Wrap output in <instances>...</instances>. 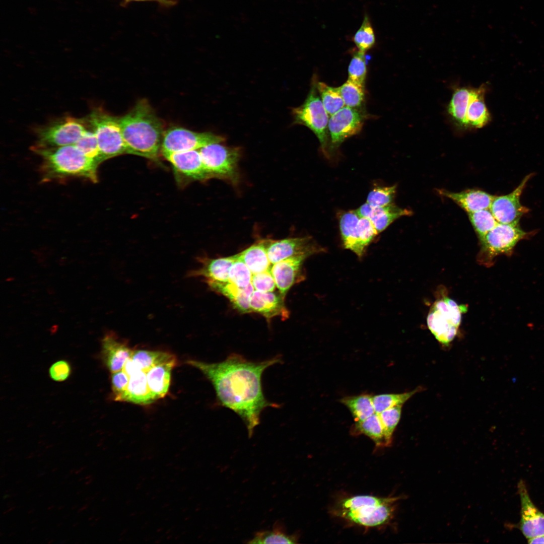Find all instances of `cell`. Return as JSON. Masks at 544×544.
Returning <instances> with one entry per match:
<instances>
[{
  "label": "cell",
  "mask_w": 544,
  "mask_h": 544,
  "mask_svg": "<svg viewBox=\"0 0 544 544\" xmlns=\"http://www.w3.org/2000/svg\"><path fill=\"white\" fill-rule=\"evenodd\" d=\"M351 432L354 435H366L372 440L376 446H384L383 427L379 415L376 413L363 421L355 422L351 427Z\"/></svg>",
  "instance_id": "cell-31"
},
{
  "label": "cell",
  "mask_w": 544,
  "mask_h": 544,
  "mask_svg": "<svg viewBox=\"0 0 544 544\" xmlns=\"http://www.w3.org/2000/svg\"><path fill=\"white\" fill-rule=\"evenodd\" d=\"M267 239L258 241L236 257L244 262L252 275L270 269V262L267 253Z\"/></svg>",
  "instance_id": "cell-27"
},
{
  "label": "cell",
  "mask_w": 544,
  "mask_h": 544,
  "mask_svg": "<svg viewBox=\"0 0 544 544\" xmlns=\"http://www.w3.org/2000/svg\"><path fill=\"white\" fill-rule=\"evenodd\" d=\"M531 176L530 174L525 176L509 194L494 196L489 209L498 223L519 222L521 217L528 212L529 209L521 205L520 197Z\"/></svg>",
  "instance_id": "cell-14"
},
{
  "label": "cell",
  "mask_w": 544,
  "mask_h": 544,
  "mask_svg": "<svg viewBox=\"0 0 544 544\" xmlns=\"http://www.w3.org/2000/svg\"><path fill=\"white\" fill-rule=\"evenodd\" d=\"M176 360L156 365L146 372L149 389L156 399L164 397L169 390L171 371Z\"/></svg>",
  "instance_id": "cell-28"
},
{
  "label": "cell",
  "mask_w": 544,
  "mask_h": 544,
  "mask_svg": "<svg viewBox=\"0 0 544 544\" xmlns=\"http://www.w3.org/2000/svg\"><path fill=\"white\" fill-rule=\"evenodd\" d=\"M212 132H198L182 127H173L164 132L161 152L164 155L191 150H198L212 144L225 141Z\"/></svg>",
  "instance_id": "cell-11"
},
{
  "label": "cell",
  "mask_w": 544,
  "mask_h": 544,
  "mask_svg": "<svg viewBox=\"0 0 544 544\" xmlns=\"http://www.w3.org/2000/svg\"><path fill=\"white\" fill-rule=\"evenodd\" d=\"M399 499L398 497L382 498L370 495L351 497L342 502L341 516L364 526L380 525L391 519Z\"/></svg>",
  "instance_id": "cell-4"
},
{
  "label": "cell",
  "mask_w": 544,
  "mask_h": 544,
  "mask_svg": "<svg viewBox=\"0 0 544 544\" xmlns=\"http://www.w3.org/2000/svg\"><path fill=\"white\" fill-rule=\"evenodd\" d=\"M51 378L56 381H62L66 379L71 373V367L65 361L61 360L54 363L49 369Z\"/></svg>",
  "instance_id": "cell-46"
},
{
  "label": "cell",
  "mask_w": 544,
  "mask_h": 544,
  "mask_svg": "<svg viewBox=\"0 0 544 544\" xmlns=\"http://www.w3.org/2000/svg\"><path fill=\"white\" fill-rule=\"evenodd\" d=\"M466 306L448 298L436 301L427 317L429 329L441 344L447 345L455 337Z\"/></svg>",
  "instance_id": "cell-7"
},
{
  "label": "cell",
  "mask_w": 544,
  "mask_h": 544,
  "mask_svg": "<svg viewBox=\"0 0 544 544\" xmlns=\"http://www.w3.org/2000/svg\"><path fill=\"white\" fill-rule=\"evenodd\" d=\"M529 543H544V535L527 539Z\"/></svg>",
  "instance_id": "cell-47"
},
{
  "label": "cell",
  "mask_w": 544,
  "mask_h": 544,
  "mask_svg": "<svg viewBox=\"0 0 544 544\" xmlns=\"http://www.w3.org/2000/svg\"><path fill=\"white\" fill-rule=\"evenodd\" d=\"M330 116L328 131L332 150L338 148L348 138L358 134L366 117L361 108L346 106Z\"/></svg>",
  "instance_id": "cell-13"
},
{
  "label": "cell",
  "mask_w": 544,
  "mask_h": 544,
  "mask_svg": "<svg viewBox=\"0 0 544 544\" xmlns=\"http://www.w3.org/2000/svg\"><path fill=\"white\" fill-rule=\"evenodd\" d=\"M338 88L345 106L361 108L365 101L364 86L348 80Z\"/></svg>",
  "instance_id": "cell-37"
},
{
  "label": "cell",
  "mask_w": 544,
  "mask_h": 544,
  "mask_svg": "<svg viewBox=\"0 0 544 544\" xmlns=\"http://www.w3.org/2000/svg\"><path fill=\"white\" fill-rule=\"evenodd\" d=\"M251 284L255 290L261 292H273L277 287L270 269L252 275Z\"/></svg>",
  "instance_id": "cell-44"
},
{
  "label": "cell",
  "mask_w": 544,
  "mask_h": 544,
  "mask_svg": "<svg viewBox=\"0 0 544 544\" xmlns=\"http://www.w3.org/2000/svg\"><path fill=\"white\" fill-rule=\"evenodd\" d=\"M74 145L86 156L101 164L102 162L98 142L93 130L86 129L80 139Z\"/></svg>",
  "instance_id": "cell-43"
},
{
  "label": "cell",
  "mask_w": 544,
  "mask_h": 544,
  "mask_svg": "<svg viewBox=\"0 0 544 544\" xmlns=\"http://www.w3.org/2000/svg\"><path fill=\"white\" fill-rule=\"evenodd\" d=\"M234 255L236 259L230 269L229 282L239 288H245L251 283L252 274L244 262Z\"/></svg>",
  "instance_id": "cell-41"
},
{
  "label": "cell",
  "mask_w": 544,
  "mask_h": 544,
  "mask_svg": "<svg viewBox=\"0 0 544 544\" xmlns=\"http://www.w3.org/2000/svg\"><path fill=\"white\" fill-rule=\"evenodd\" d=\"M285 298L280 293L255 290L250 299L251 312L258 313L268 319L276 316L286 319L289 317L290 312L285 305Z\"/></svg>",
  "instance_id": "cell-18"
},
{
  "label": "cell",
  "mask_w": 544,
  "mask_h": 544,
  "mask_svg": "<svg viewBox=\"0 0 544 544\" xmlns=\"http://www.w3.org/2000/svg\"><path fill=\"white\" fill-rule=\"evenodd\" d=\"M439 193L454 201L468 214L489 209L495 196L483 190L475 189L459 192L440 190Z\"/></svg>",
  "instance_id": "cell-24"
},
{
  "label": "cell",
  "mask_w": 544,
  "mask_h": 544,
  "mask_svg": "<svg viewBox=\"0 0 544 544\" xmlns=\"http://www.w3.org/2000/svg\"><path fill=\"white\" fill-rule=\"evenodd\" d=\"M468 215L480 240L498 223L489 209L468 213Z\"/></svg>",
  "instance_id": "cell-38"
},
{
  "label": "cell",
  "mask_w": 544,
  "mask_h": 544,
  "mask_svg": "<svg viewBox=\"0 0 544 544\" xmlns=\"http://www.w3.org/2000/svg\"><path fill=\"white\" fill-rule=\"evenodd\" d=\"M297 539L294 534L286 533L282 525L278 522L271 530H262L255 533L249 543H295Z\"/></svg>",
  "instance_id": "cell-33"
},
{
  "label": "cell",
  "mask_w": 544,
  "mask_h": 544,
  "mask_svg": "<svg viewBox=\"0 0 544 544\" xmlns=\"http://www.w3.org/2000/svg\"><path fill=\"white\" fill-rule=\"evenodd\" d=\"M88 121L96 136L102 162L126 153L118 118L97 108L92 111Z\"/></svg>",
  "instance_id": "cell-5"
},
{
  "label": "cell",
  "mask_w": 544,
  "mask_h": 544,
  "mask_svg": "<svg viewBox=\"0 0 544 544\" xmlns=\"http://www.w3.org/2000/svg\"><path fill=\"white\" fill-rule=\"evenodd\" d=\"M356 211L361 217L369 219L378 233L384 231L398 218L412 214L410 211L392 203L384 207H374L366 202Z\"/></svg>",
  "instance_id": "cell-21"
},
{
  "label": "cell",
  "mask_w": 544,
  "mask_h": 544,
  "mask_svg": "<svg viewBox=\"0 0 544 544\" xmlns=\"http://www.w3.org/2000/svg\"><path fill=\"white\" fill-rule=\"evenodd\" d=\"M118 121L126 153L154 160L158 158L164 133L163 125L146 100L138 102Z\"/></svg>",
  "instance_id": "cell-2"
},
{
  "label": "cell",
  "mask_w": 544,
  "mask_h": 544,
  "mask_svg": "<svg viewBox=\"0 0 544 544\" xmlns=\"http://www.w3.org/2000/svg\"><path fill=\"white\" fill-rule=\"evenodd\" d=\"M42 158L44 181L69 177H83L93 183L98 181L99 163L86 156L75 145L56 147H32Z\"/></svg>",
  "instance_id": "cell-3"
},
{
  "label": "cell",
  "mask_w": 544,
  "mask_h": 544,
  "mask_svg": "<svg viewBox=\"0 0 544 544\" xmlns=\"http://www.w3.org/2000/svg\"><path fill=\"white\" fill-rule=\"evenodd\" d=\"M128 1H155L164 5H170L174 3V0H127Z\"/></svg>",
  "instance_id": "cell-48"
},
{
  "label": "cell",
  "mask_w": 544,
  "mask_h": 544,
  "mask_svg": "<svg viewBox=\"0 0 544 544\" xmlns=\"http://www.w3.org/2000/svg\"><path fill=\"white\" fill-rule=\"evenodd\" d=\"M339 401L349 409L355 422L363 421L375 413L370 394L346 396Z\"/></svg>",
  "instance_id": "cell-30"
},
{
  "label": "cell",
  "mask_w": 544,
  "mask_h": 544,
  "mask_svg": "<svg viewBox=\"0 0 544 544\" xmlns=\"http://www.w3.org/2000/svg\"><path fill=\"white\" fill-rule=\"evenodd\" d=\"M518 491L521 505L520 531L527 539L544 535V513L531 501L522 480L518 484Z\"/></svg>",
  "instance_id": "cell-16"
},
{
  "label": "cell",
  "mask_w": 544,
  "mask_h": 544,
  "mask_svg": "<svg viewBox=\"0 0 544 544\" xmlns=\"http://www.w3.org/2000/svg\"><path fill=\"white\" fill-rule=\"evenodd\" d=\"M339 223L344 247L361 258L378 234L373 224L369 219L361 217L356 210L342 213Z\"/></svg>",
  "instance_id": "cell-9"
},
{
  "label": "cell",
  "mask_w": 544,
  "mask_h": 544,
  "mask_svg": "<svg viewBox=\"0 0 544 544\" xmlns=\"http://www.w3.org/2000/svg\"><path fill=\"white\" fill-rule=\"evenodd\" d=\"M207 284L212 290L227 297L234 308L242 313L251 312L250 299L254 291L251 283L243 288H239L230 282H209Z\"/></svg>",
  "instance_id": "cell-25"
},
{
  "label": "cell",
  "mask_w": 544,
  "mask_h": 544,
  "mask_svg": "<svg viewBox=\"0 0 544 544\" xmlns=\"http://www.w3.org/2000/svg\"><path fill=\"white\" fill-rule=\"evenodd\" d=\"M235 259V255L217 258L198 257L201 266L189 271L187 276L189 278L201 277L206 283L229 282L230 269Z\"/></svg>",
  "instance_id": "cell-19"
},
{
  "label": "cell",
  "mask_w": 544,
  "mask_h": 544,
  "mask_svg": "<svg viewBox=\"0 0 544 544\" xmlns=\"http://www.w3.org/2000/svg\"><path fill=\"white\" fill-rule=\"evenodd\" d=\"M471 88L462 87L454 89L447 107L448 113L455 125L466 129V113Z\"/></svg>",
  "instance_id": "cell-29"
},
{
  "label": "cell",
  "mask_w": 544,
  "mask_h": 544,
  "mask_svg": "<svg viewBox=\"0 0 544 544\" xmlns=\"http://www.w3.org/2000/svg\"><path fill=\"white\" fill-rule=\"evenodd\" d=\"M365 52H355L348 67V80L364 86L367 75Z\"/></svg>",
  "instance_id": "cell-40"
},
{
  "label": "cell",
  "mask_w": 544,
  "mask_h": 544,
  "mask_svg": "<svg viewBox=\"0 0 544 544\" xmlns=\"http://www.w3.org/2000/svg\"><path fill=\"white\" fill-rule=\"evenodd\" d=\"M529 234L520 228L519 222L498 223L480 240L483 260L487 264L491 263L498 255H511L517 243Z\"/></svg>",
  "instance_id": "cell-8"
},
{
  "label": "cell",
  "mask_w": 544,
  "mask_h": 544,
  "mask_svg": "<svg viewBox=\"0 0 544 544\" xmlns=\"http://www.w3.org/2000/svg\"><path fill=\"white\" fill-rule=\"evenodd\" d=\"M307 257L304 255L293 256L273 264L271 266L270 272L276 286L284 297H285L291 287L302 279V264Z\"/></svg>",
  "instance_id": "cell-17"
},
{
  "label": "cell",
  "mask_w": 544,
  "mask_h": 544,
  "mask_svg": "<svg viewBox=\"0 0 544 544\" xmlns=\"http://www.w3.org/2000/svg\"><path fill=\"white\" fill-rule=\"evenodd\" d=\"M199 151L210 178L217 177L233 183L237 182L240 149L215 143L201 148Z\"/></svg>",
  "instance_id": "cell-10"
},
{
  "label": "cell",
  "mask_w": 544,
  "mask_h": 544,
  "mask_svg": "<svg viewBox=\"0 0 544 544\" xmlns=\"http://www.w3.org/2000/svg\"><path fill=\"white\" fill-rule=\"evenodd\" d=\"M396 193V186H377L371 190L367 198L368 203L374 207H384L392 204Z\"/></svg>",
  "instance_id": "cell-42"
},
{
  "label": "cell",
  "mask_w": 544,
  "mask_h": 544,
  "mask_svg": "<svg viewBox=\"0 0 544 544\" xmlns=\"http://www.w3.org/2000/svg\"><path fill=\"white\" fill-rule=\"evenodd\" d=\"M402 405L389 408L378 414L383 427L384 446H389L392 443L393 433L401 417Z\"/></svg>",
  "instance_id": "cell-36"
},
{
  "label": "cell",
  "mask_w": 544,
  "mask_h": 544,
  "mask_svg": "<svg viewBox=\"0 0 544 544\" xmlns=\"http://www.w3.org/2000/svg\"><path fill=\"white\" fill-rule=\"evenodd\" d=\"M353 41L359 50L366 52L375 44V35L368 16L364 17L363 23L355 34Z\"/></svg>",
  "instance_id": "cell-39"
},
{
  "label": "cell",
  "mask_w": 544,
  "mask_h": 544,
  "mask_svg": "<svg viewBox=\"0 0 544 544\" xmlns=\"http://www.w3.org/2000/svg\"><path fill=\"white\" fill-rule=\"evenodd\" d=\"M422 390L418 387L414 390L401 393H383L372 396L375 413L379 414L389 408L403 404L407 400Z\"/></svg>",
  "instance_id": "cell-35"
},
{
  "label": "cell",
  "mask_w": 544,
  "mask_h": 544,
  "mask_svg": "<svg viewBox=\"0 0 544 544\" xmlns=\"http://www.w3.org/2000/svg\"><path fill=\"white\" fill-rule=\"evenodd\" d=\"M129 379L128 375L123 370L112 373L111 384L114 399L115 400L120 401L127 388Z\"/></svg>",
  "instance_id": "cell-45"
},
{
  "label": "cell",
  "mask_w": 544,
  "mask_h": 544,
  "mask_svg": "<svg viewBox=\"0 0 544 544\" xmlns=\"http://www.w3.org/2000/svg\"><path fill=\"white\" fill-rule=\"evenodd\" d=\"M323 250L310 237L267 239V253L271 264L293 256L304 255L308 257Z\"/></svg>",
  "instance_id": "cell-15"
},
{
  "label": "cell",
  "mask_w": 544,
  "mask_h": 544,
  "mask_svg": "<svg viewBox=\"0 0 544 544\" xmlns=\"http://www.w3.org/2000/svg\"><path fill=\"white\" fill-rule=\"evenodd\" d=\"M130 358L140 370L146 372L156 365L176 360L173 354L167 352L144 350H133Z\"/></svg>",
  "instance_id": "cell-32"
},
{
  "label": "cell",
  "mask_w": 544,
  "mask_h": 544,
  "mask_svg": "<svg viewBox=\"0 0 544 544\" xmlns=\"http://www.w3.org/2000/svg\"><path fill=\"white\" fill-rule=\"evenodd\" d=\"M292 114L294 123L303 125L313 132L326 154L329 139V115L321 101L315 79L306 100L301 105L292 110Z\"/></svg>",
  "instance_id": "cell-6"
},
{
  "label": "cell",
  "mask_w": 544,
  "mask_h": 544,
  "mask_svg": "<svg viewBox=\"0 0 544 544\" xmlns=\"http://www.w3.org/2000/svg\"><path fill=\"white\" fill-rule=\"evenodd\" d=\"M281 362L279 356L253 362L237 354H231L218 363L197 360L186 362L200 371L211 382L218 403L240 417L246 425L249 438L260 423L261 412L268 407L280 406L264 396L261 378L265 369Z\"/></svg>",
  "instance_id": "cell-1"
},
{
  "label": "cell",
  "mask_w": 544,
  "mask_h": 544,
  "mask_svg": "<svg viewBox=\"0 0 544 544\" xmlns=\"http://www.w3.org/2000/svg\"><path fill=\"white\" fill-rule=\"evenodd\" d=\"M86 128L83 121L66 117L37 129V146L56 147L75 144Z\"/></svg>",
  "instance_id": "cell-12"
},
{
  "label": "cell",
  "mask_w": 544,
  "mask_h": 544,
  "mask_svg": "<svg viewBox=\"0 0 544 544\" xmlns=\"http://www.w3.org/2000/svg\"><path fill=\"white\" fill-rule=\"evenodd\" d=\"M316 87L323 105L329 116L345 106L338 87H332L318 82Z\"/></svg>",
  "instance_id": "cell-34"
},
{
  "label": "cell",
  "mask_w": 544,
  "mask_h": 544,
  "mask_svg": "<svg viewBox=\"0 0 544 544\" xmlns=\"http://www.w3.org/2000/svg\"><path fill=\"white\" fill-rule=\"evenodd\" d=\"M486 91L485 85L471 88L466 113V129L482 128L491 121V116L485 101Z\"/></svg>",
  "instance_id": "cell-23"
},
{
  "label": "cell",
  "mask_w": 544,
  "mask_h": 544,
  "mask_svg": "<svg viewBox=\"0 0 544 544\" xmlns=\"http://www.w3.org/2000/svg\"><path fill=\"white\" fill-rule=\"evenodd\" d=\"M102 353L106 366L112 373L122 370L126 361L132 354L126 343L114 334L106 335L102 341Z\"/></svg>",
  "instance_id": "cell-22"
},
{
  "label": "cell",
  "mask_w": 544,
  "mask_h": 544,
  "mask_svg": "<svg viewBox=\"0 0 544 544\" xmlns=\"http://www.w3.org/2000/svg\"><path fill=\"white\" fill-rule=\"evenodd\" d=\"M129 377L127 388L120 401L147 405L156 400L149 389L146 372L140 370L130 374Z\"/></svg>",
  "instance_id": "cell-26"
},
{
  "label": "cell",
  "mask_w": 544,
  "mask_h": 544,
  "mask_svg": "<svg viewBox=\"0 0 544 544\" xmlns=\"http://www.w3.org/2000/svg\"><path fill=\"white\" fill-rule=\"evenodd\" d=\"M164 157L177 171L190 178L202 180L210 178L199 150L171 153Z\"/></svg>",
  "instance_id": "cell-20"
}]
</instances>
